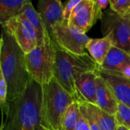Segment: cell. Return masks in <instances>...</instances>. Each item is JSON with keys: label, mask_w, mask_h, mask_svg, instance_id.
Instances as JSON below:
<instances>
[{"label": "cell", "mask_w": 130, "mask_h": 130, "mask_svg": "<svg viewBox=\"0 0 130 130\" xmlns=\"http://www.w3.org/2000/svg\"><path fill=\"white\" fill-rule=\"evenodd\" d=\"M18 14L26 18L35 27L37 33V46L40 45L43 41L46 31L38 11L34 8L32 3L30 1H27L23 5Z\"/></svg>", "instance_id": "cell-16"}, {"label": "cell", "mask_w": 130, "mask_h": 130, "mask_svg": "<svg viewBox=\"0 0 130 130\" xmlns=\"http://www.w3.org/2000/svg\"><path fill=\"white\" fill-rule=\"evenodd\" d=\"M56 46L46 32L43 41L30 53L25 54L27 69L30 78L43 85L54 78Z\"/></svg>", "instance_id": "cell-5"}, {"label": "cell", "mask_w": 130, "mask_h": 130, "mask_svg": "<svg viewBox=\"0 0 130 130\" xmlns=\"http://www.w3.org/2000/svg\"><path fill=\"white\" fill-rule=\"evenodd\" d=\"M113 46L112 40L109 37H104L102 38L90 39L86 46V50L98 66H101Z\"/></svg>", "instance_id": "cell-15"}, {"label": "cell", "mask_w": 130, "mask_h": 130, "mask_svg": "<svg viewBox=\"0 0 130 130\" xmlns=\"http://www.w3.org/2000/svg\"><path fill=\"white\" fill-rule=\"evenodd\" d=\"M98 69V65L87 53L77 55L56 47L54 78L76 101L78 102L75 78L85 72L96 71Z\"/></svg>", "instance_id": "cell-4"}, {"label": "cell", "mask_w": 130, "mask_h": 130, "mask_svg": "<svg viewBox=\"0 0 130 130\" xmlns=\"http://www.w3.org/2000/svg\"><path fill=\"white\" fill-rule=\"evenodd\" d=\"M0 71L8 84V101H12L26 90L31 78L25 53L14 38L2 27L0 46Z\"/></svg>", "instance_id": "cell-2"}, {"label": "cell", "mask_w": 130, "mask_h": 130, "mask_svg": "<svg viewBox=\"0 0 130 130\" xmlns=\"http://www.w3.org/2000/svg\"><path fill=\"white\" fill-rule=\"evenodd\" d=\"M40 126L42 130H62L64 116L76 101L53 78L42 85Z\"/></svg>", "instance_id": "cell-3"}, {"label": "cell", "mask_w": 130, "mask_h": 130, "mask_svg": "<svg viewBox=\"0 0 130 130\" xmlns=\"http://www.w3.org/2000/svg\"><path fill=\"white\" fill-rule=\"evenodd\" d=\"M28 0L0 1V23L4 25L8 21L18 15L23 5Z\"/></svg>", "instance_id": "cell-17"}, {"label": "cell", "mask_w": 130, "mask_h": 130, "mask_svg": "<svg viewBox=\"0 0 130 130\" xmlns=\"http://www.w3.org/2000/svg\"><path fill=\"white\" fill-rule=\"evenodd\" d=\"M118 126H123L130 130V107L119 103L117 112L115 115Z\"/></svg>", "instance_id": "cell-20"}, {"label": "cell", "mask_w": 130, "mask_h": 130, "mask_svg": "<svg viewBox=\"0 0 130 130\" xmlns=\"http://www.w3.org/2000/svg\"><path fill=\"white\" fill-rule=\"evenodd\" d=\"M75 130H91L86 118L82 113L80 114L79 119L77 122Z\"/></svg>", "instance_id": "cell-25"}, {"label": "cell", "mask_w": 130, "mask_h": 130, "mask_svg": "<svg viewBox=\"0 0 130 130\" xmlns=\"http://www.w3.org/2000/svg\"><path fill=\"white\" fill-rule=\"evenodd\" d=\"M98 73L105 81L118 103L130 107V80L119 75L98 69Z\"/></svg>", "instance_id": "cell-11"}, {"label": "cell", "mask_w": 130, "mask_h": 130, "mask_svg": "<svg viewBox=\"0 0 130 130\" xmlns=\"http://www.w3.org/2000/svg\"><path fill=\"white\" fill-rule=\"evenodd\" d=\"M129 66V53L113 46L107 56L103 65L98 67L106 72L122 75Z\"/></svg>", "instance_id": "cell-13"}, {"label": "cell", "mask_w": 130, "mask_h": 130, "mask_svg": "<svg viewBox=\"0 0 130 130\" xmlns=\"http://www.w3.org/2000/svg\"><path fill=\"white\" fill-rule=\"evenodd\" d=\"M8 84L5 81L3 74L0 71V104L3 114H5L7 113L8 108Z\"/></svg>", "instance_id": "cell-22"}, {"label": "cell", "mask_w": 130, "mask_h": 130, "mask_svg": "<svg viewBox=\"0 0 130 130\" xmlns=\"http://www.w3.org/2000/svg\"><path fill=\"white\" fill-rule=\"evenodd\" d=\"M81 2V0H70L67 2H66L64 7H63V17L65 21L68 22L74 8L76 7V5Z\"/></svg>", "instance_id": "cell-24"}, {"label": "cell", "mask_w": 130, "mask_h": 130, "mask_svg": "<svg viewBox=\"0 0 130 130\" xmlns=\"http://www.w3.org/2000/svg\"><path fill=\"white\" fill-rule=\"evenodd\" d=\"M51 38L57 48L77 55L86 53V46L90 40L86 34L69 26L66 21L53 27Z\"/></svg>", "instance_id": "cell-7"}, {"label": "cell", "mask_w": 130, "mask_h": 130, "mask_svg": "<svg viewBox=\"0 0 130 130\" xmlns=\"http://www.w3.org/2000/svg\"><path fill=\"white\" fill-rule=\"evenodd\" d=\"M2 27L14 38L25 54L30 53L37 46V30L24 16L18 14Z\"/></svg>", "instance_id": "cell-8"}, {"label": "cell", "mask_w": 130, "mask_h": 130, "mask_svg": "<svg viewBox=\"0 0 130 130\" xmlns=\"http://www.w3.org/2000/svg\"><path fill=\"white\" fill-rule=\"evenodd\" d=\"M63 5L59 0H40L38 2V13L40 15L46 31L52 37L53 27L65 21Z\"/></svg>", "instance_id": "cell-10"}, {"label": "cell", "mask_w": 130, "mask_h": 130, "mask_svg": "<svg viewBox=\"0 0 130 130\" xmlns=\"http://www.w3.org/2000/svg\"><path fill=\"white\" fill-rule=\"evenodd\" d=\"M42 85L30 79L24 92L8 102L1 130H42Z\"/></svg>", "instance_id": "cell-1"}, {"label": "cell", "mask_w": 130, "mask_h": 130, "mask_svg": "<svg viewBox=\"0 0 130 130\" xmlns=\"http://www.w3.org/2000/svg\"><path fill=\"white\" fill-rule=\"evenodd\" d=\"M117 130H129V129H128L127 128H126V127L123 126H118V127H117Z\"/></svg>", "instance_id": "cell-27"}, {"label": "cell", "mask_w": 130, "mask_h": 130, "mask_svg": "<svg viewBox=\"0 0 130 130\" xmlns=\"http://www.w3.org/2000/svg\"><path fill=\"white\" fill-rule=\"evenodd\" d=\"M89 106L101 130H117L118 124L115 116L107 113L95 104H89Z\"/></svg>", "instance_id": "cell-18"}, {"label": "cell", "mask_w": 130, "mask_h": 130, "mask_svg": "<svg viewBox=\"0 0 130 130\" xmlns=\"http://www.w3.org/2000/svg\"><path fill=\"white\" fill-rule=\"evenodd\" d=\"M101 21L104 37H109L114 46L130 54V14L120 16L108 10L103 12Z\"/></svg>", "instance_id": "cell-6"}, {"label": "cell", "mask_w": 130, "mask_h": 130, "mask_svg": "<svg viewBox=\"0 0 130 130\" xmlns=\"http://www.w3.org/2000/svg\"><path fill=\"white\" fill-rule=\"evenodd\" d=\"M80 114L79 103L75 101L69 107L64 116L62 130H75Z\"/></svg>", "instance_id": "cell-19"}, {"label": "cell", "mask_w": 130, "mask_h": 130, "mask_svg": "<svg viewBox=\"0 0 130 130\" xmlns=\"http://www.w3.org/2000/svg\"><path fill=\"white\" fill-rule=\"evenodd\" d=\"M110 5L112 11L120 16H126L130 14V0H110Z\"/></svg>", "instance_id": "cell-21"}, {"label": "cell", "mask_w": 130, "mask_h": 130, "mask_svg": "<svg viewBox=\"0 0 130 130\" xmlns=\"http://www.w3.org/2000/svg\"><path fill=\"white\" fill-rule=\"evenodd\" d=\"M96 2L99 8L103 11L107 8L108 5H110V0H96Z\"/></svg>", "instance_id": "cell-26"}, {"label": "cell", "mask_w": 130, "mask_h": 130, "mask_svg": "<svg viewBox=\"0 0 130 130\" xmlns=\"http://www.w3.org/2000/svg\"><path fill=\"white\" fill-rule=\"evenodd\" d=\"M96 105L107 113L115 116L117 112L119 103L105 81L99 75V74L96 80Z\"/></svg>", "instance_id": "cell-14"}, {"label": "cell", "mask_w": 130, "mask_h": 130, "mask_svg": "<svg viewBox=\"0 0 130 130\" xmlns=\"http://www.w3.org/2000/svg\"></svg>", "instance_id": "cell-28"}, {"label": "cell", "mask_w": 130, "mask_h": 130, "mask_svg": "<svg viewBox=\"0 0 130 130\" xmlns=\"http://www.w3.org/2000/svg\"><path fill=\"white\" fill-rule=\"evenodd\" d=\"M79 107H80L81 113L86 118V120L89 124V126L91 128V130H101L94 117V114L91 112L89 104L82 102V103H79Z\"/></svg>", "instance_id": "cell-23"}, {"label": "cell", "mask_w": 130, "mask_h": 130, "mask_svg": "<svg viewBox=\"0 0 130 130\" xmlns=\"http://www.w3.org/2000/svg\"><path fill=\"white\" fill-rule=\"evenodd\" d=\"M98 71L85 72L75 78V89L78 103H89L96 105Z\"/></svg>", "instance_id": "cell-12"}, {"label": "cell", "mask_w": 130, "mask_h": 130, "mask_svg": "<svg viewBox=\"0 0 130 130\" xmlns=\"http://www.w3.org/2000/svg\"><path fill=\"white\" fill-rule=\"evenodd\" d=\"M103 11L98 5L96 0H81L74 8L68 25L78 29L84 34L101 18Z\"/></svg>", "instance_id": "cell-9"}]
</instances>
